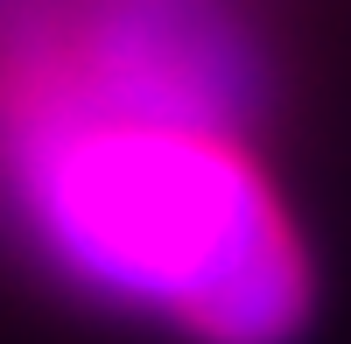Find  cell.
Wrapping results in <instances>:
<instances>
[{
  "instance_id": "cell-1",
  "label": "cell",
  "mask_w": 351,
  "mask_h": 344,
  "mask_svg": "<svg viewBox=\"0 0 351 344\" xmlns=\"http://www.w3.org/2000/svg\"><path fill=\"white\" fill-rule=\"evenodd\" d=\"M8 197L71 281L197 344H295L316 274L239 127L0 112Z\"/></svg>"
}]
</instances>
